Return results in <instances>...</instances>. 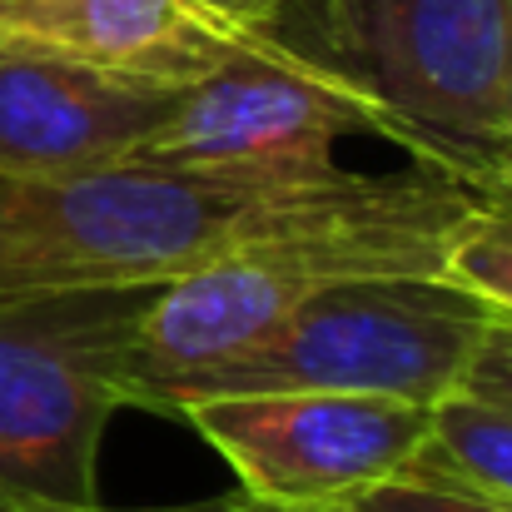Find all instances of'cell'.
<instances>
[{
	"instance_id": "1",
	"label": "cell",
	"mask_w": 512,
	"mask_h": 512,
	"mask_svg": "<svg viewBox=\"0 0 512 512\" xmlns=\"http://www.w3.org/2000/svg\"><path fill=\"white\" fill-rule=\"evenodd\" d=\"M473 209L468 184L418 160L378 174L339 170L294 189L140 160L55 179H0V304L160 289L239 249L373 224H463Z\"/></svg>"
},
{
	"instance_id": "2",
	"label": "cell",
	"mask_w": 512,
	"mask_h": 512,
	"mask_svg": "<svg viewBox=\"0 0 512 512\" xmlns=\"http://www.w3.org/2000/svg\"><path fill=\"white\" fill-rule=\"evenodd\" d=\"M279 35L363 100L373 135L468 189L512 145V0H314L309 30Z\"/></svg>"
},
{
	"instance_id": "3",
	"label": "cell",
	"mask_w": 512,
	"mask_h": 512,
	"mask_svg": "<svg viewBox=\"0 0 512 512\" xmlns=\"http://www.w3.org/2000/svg\"><path fill=\"white\" fill-rule=\"evenodd\" d=\"M155 289L0 304V503L90 512L95 458L130 408V358Z\"/></svg>"
},
{
	"instance_id": "4",
	"label": "cell",
	"mask_w": 512,
	"mask_h": 512,
	"mask_svg": "<svg viewBox=\"0 0 512 512\" xmlns=\"http://www.w3.org/2000/svg\"><path fill=\"white\" fill-rule=\"evenodd\" d=\"M493 319L483 299L438 274L339 279L309 294L269 348L214 373L184 403L224 393H373L433 408L458 393Z\"/></svg>"
},
{
	"instance_id": "5",
	"label": "cell",
	"mask_w": 512,
	"mask_h": 512,
	"mask_svg": "<svg viewBox=\"0 0 512 512\" xmlns=\"http://www.w3.org/2000/svg\"><path fill=\"white\" fill-rule=\"evenodd\" d=\"M343 135H373L363 100L279 30H264L234 60L184 85L165 125L130 160L294 189L339 174L334 145Z\"/></svg>"
},
{
	"instance_id": "6",
	"label": "cell",
	"mask_w": 512,
	"mask_h": 512,
	"mask_svg": "<svg viewBox=\"0 0 512 512\" xmlns=\"http://www.w3.org/2000/svg\"><path fill=\"white\" fill-rule=\"evenodd\" d=\"M264 508H334L398 478L433 408L373 393H224L179 408Z\"/></svg>"
},
{
	"instance_id": "7",
	"label": "cell",
	"mask_w": 512,
	"mask_h": 512,
	"mask_svg": "<svg viewBox=\"0 0 512 512\" xmlns=\"http://www.w3.org/2000/svg\"><path fill=\"white\" fill-rule=\"evenodd\" d=\"M179 90L184 85L0 45V179L125 165L165 125Z\"/></svg>"
},
{
	"instance_id": "8",
	"label": "cell",
	"mask_w": 512,
	"mask_h": 512,
	"mask_svg": "<svg viewBox=\"0 0 512 512\" xmlns=\"http://www.w3.org/2000/svg\"><path fill=\"white\" fill-rule=\"evenodd\" d=\"M259 35L194 0H0V45L160 85H194Z\"/></svg>"
},
{
	"instance_id": "9",
	"label": "cell",
	"mask_w": 512,
	"mask_h": 512,
	"mask_svg": "<svg viewBox=\"0 0 512 512\" xmlns=\"http://www.w3.org/2000/svg\"><path fill=\"white\" fill-rule=\"evenodd\" d=\"M413 463L512 503V413L468 393H448L433 403L428 443L413 453Z\"/></svg>"
},
{
	"instance_id": "10",
	"label": "cell",
	"mask_w": 512,
	"mask_h": 512,
	"mask_svg": "<svg viewBox=\"0 0 512 512\" xmlns=\"http://www.w3.org/2000/svg\"><path fill=\"white\" fill-rule=\"evenodd\" d=\"M438 279L468 289L473 299H483L498 319H512V214L498 209H473L438 264Z\"/></svg>"
},
{
	"instance_id": "11",
	"label": "cell",
	"mask_w": 512,
	"mask_h": 512,
	"mask_svg": "<svg viewBox=\"0 0 512 512\" xmlns=\"http://www.w3.org/2000/svg\"><path fill=\"white\" fill-rule=\"evenodd\" d=\"M274 512H512L508 498H493L463 478H448V473H433V468H418L408 463L398 478L334 503V508H274Z\"/></svg>"
},
{
	"instance_id": "12",
	"label": "cell",
	"mask_w": 512,
	"mask_h": 512,
	"mask_svg": "<svg viewBox=\"0 0 512 512\" xmlns=\"http://www.w3.org/2000/svg\"><path fill=\"white\" fill-rule=\"evenodd\" d=\"M458 393L483 398V403L512 413V319H493L488 324V334L478 343V353H473Z\"/></svg>"
},
{
	"instance_id": "13",
	"label": "cell",
	"mask_w": 512,
	"mask_h": 512,
	"mask_svg": "<svg viewBox=\"0 0 512 512\" xmlns=\"http://www.w3.org/2000/svg\"><path fill=\"white\" fill-rule=\"evenodd\" d=\"M199 10L229 20V25H244V30H269L279 15H289L299 0H194Z\"/></svg>"
},
{
	"instance_id": "14",
	"label": "cell",
	"mask_w": 512,
	"mask_h": 512,
	"mask_svg": "<svg viewBox=\"0 0 512 512\" xmlns=\"http://www.w3.org/2000/svg\"><path fill=\"white\" fill-rule=\"evenodd\" d=\"M473 199H478L483 209L512 214V145L503 150V160H498L493 170H488L483 179H478V184H473Z\"/></svg>"
},
{
	"instance_id": "15",
	"label": "cell",
	"mask_w": 512,
	"mask_h": 512,
	"mask_svg": "<svg viewBox=\"0 0 512 512\" xmlns=\"http://www.w3.org/2000/svg\"><path fill=\"white\" fill-rule=\"evenodd\" d=\"M95 512H120V508H95ZM140 512H269L259 508L254 498H209V503H189V508H140Z\"/></svg>"
},
{
	"instance_id": "16",
	"label": "cell",
	"mask_w": 512,
	"mask_h": 512,
	"mask_svg": "<svg viewBox=\"0 0 512 512\" xmlns=\"http://www.w3.org/2000/svg\"><path fill=\"white\" fill-rule=\"evenodd\" d=\"M508 120H512V35H508Z\"/></svg>"
},
{
	"instance_id": "17",
	"label": "cell",
	"mask_w": 512,
	"mask_h": 512,
	"mask_svg": "<svg viewBox=\"0 0 512 512\" xmlns=\"http://www.w3.org/2000/svg\"><path fill=\"white\" fill-rule=\"evenodd\" d=\"M0 512H40V508H15V503H0Z\"/></svg>"
},
{
	"instance_id": "18",
	"label": "cell",
	"mask_w": 512,
	"mask_h": 512,
	"mask_svg": "<svg viewBox=\"0 0 512 512\" xmlns=\"http://www.w3.org/2000/svg\"><path fill=\"white\" fill-rule=\"evenodd\" d=\"M259 508H264V503H259ZM269 512H274V508H269Z\"/></svg>"
}]
</instances>
